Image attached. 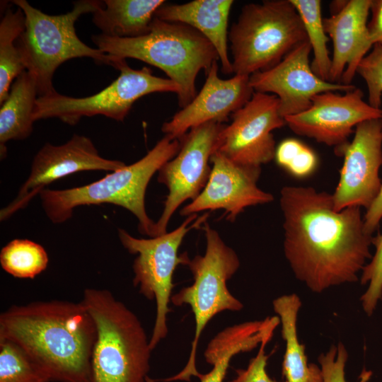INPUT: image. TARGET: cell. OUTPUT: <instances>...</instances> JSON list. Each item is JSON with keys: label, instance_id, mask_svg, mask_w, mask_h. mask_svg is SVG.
I'll list each match as a JSON object with an SVG mask.
<instances>
[{"label": "cell", "instance_id": "obj_12", "mask_svg": "<svg viewBox=\"0 0 382 382\" xmlns=\"http://www.w3.org/2000/svg\"><path fill=\"white\" fill-rule=\"evenodd\" d=\"M278 98L254 92L251 98L233 112L230 125L219 134L214 151L237 163L261 167L274 158L272 132L286 125L279 112Z\"/></svg>", "mask_w": 382, "mask_h": 382}, {"label": "cell", "instance_id": "obj_27", "mask_svg": "<svg viewBox=\"0 0 382 382\" xmlns=\"http://www.w3.org/2000/svg\"><path fill=\"white\" fill-rule=\"evenodd\" d=\"M48 255L37 243L14 239L2 248L0 264L8 274L18 278H34L47 267Z\"/></svg>", "mask_w": 382, "mask_h": 382}, {"label": "cell", "instance_id": "obj_15", "mask_svg": "<svg viewBox=\"0 0 382 382\" xmlns=\"http://www.w3.org/2000/svg\"><path fill=\"white\" fill-rule=\"evenodd\" d=\"M344 161L338 184L332 196L335 211L349 207L366 210L378 197L382 180V119L359 124L351 141L342 149Z\"/></svg>", "mask_w": 382, "mask_h": 382}, {"label": "cell", "instance_id": "obj_1", "mask_svg": "<svg viewBox=\"0 0 382 382\" xmlns=\"http://www.w3.org/2000/svg\"><path fill=\"white\" fill-rule=\"evenodd\" d=\"M279 204L284 255L299 280L316 293L359 280L374 238L361 207L335 211L332 194L301 186H284Z\"/></svg>", "mask_w": 382, "mask_h": 382}, {"label": "cell", "instance_id": "obj_35", "mask_svg": "<svg viewBox=\"0 0 382 382\" xmlns=\"http://www.w3.org/2000/svg\"><path fill=\"white\" fill-rule=\"evenodd\" d=\"M382 219V187L381 192L371 206L366 210L364 216V228L366 232L373 235Z\"/></svg>", "mask_w": 382, "mask_h": 382}, {"label": "cell", "instance_id": "obj_16", "mask_svg": "<svg viewBox=\"0 0 382 382\" xmlns=\"http://www.w3.org/2000/svg\"><path fill=\"white\" fill-rule=\"evenodd\" d=\"M312 52L308 40L299 44L273 67L250 76L255 92L276 96L279 112L284 119L308 109L312 98L323 92H347L353 85L333 83L323 80L312 70L309 56Z\"/></svg>", "mask_w": 382, "mask_h": 382}, {"label": "cell", "instance_id": "obj_5", "mask_svg": "<svg viewBox=\"0 0 382 382\" xmlns=\"http://www.w3.org/2000/svg\"><path fill=\"white\" fill-rule=\"evenodd\" d=\"M81 302L96 329L90 382H146L152 350L135 313L107 289L87 288Z\"/></svg>", "mask_w": 382, "mask_h": 382}, {"label": "cell", "instance_id": "obj_20", "mask_svg": "<svg viewBox=\"0 0 382 382\" xmlns=\"http://www.w3.org/2000/svg\"><path fill=\"white\" fill-rule=\"evenodd\" d=\"M233 0H194L187 3L161 5L155 17L162 21L185 24L203 35L216 49L221 72L233 74L228 50V22Z\"/></svg>", "mask_w": 382, "mask_h": 382}, {"label": "cell", "instance_id": "obj_30", "mask_svg": "<svg viewBox=\"0 0 382 382\" xmlns=\"http://www.w3.org/2000/svg\"><path fill=\"white\" fill-rule=\"evenodd\" d=\"M372 245L374 255L361 271L360 282L367 284V289L361 296V306L368 316L374 312L382 299V231L374 236Z\"/></svg>", "mask_w": 382, "mask_h": 382}, {"label": "cell", "instance_id": "obj_21", "mask_svg": "<svg viewBox=\"0 0 382 382\" xmlns=\"http://www.w3.org/2000/svg\"><path fill=\"white\" fill-rule=\"evenodd\" d=\"M280 320L278 316L263 320L245 322L227 327L209 342L204 352L206 361L212 365L207 374H199L200 382H224L232 358L241 352H249L272 336ZM146 382H156L149 376Z\"/></svg>", "mask_w": 382, "mask_h": 382}, {"label": "cell", "instance_id": "obj_18", "mask_svg": "<svg viewBox=\"0 0 382 382\" xmlns=\"http://www.w3.org/2000/svg\"><path fill=\"white\" fill-rule=\"evenodd\" d=\"M206 76L204 84L195 98L162 125L165 136L179 140L194 127L210 122H226L228 116L242 108L255 92L250 84V76L234 75L221 79L218 61L212 64Z\"/></svg>", "mask_w": 382, "mask_h": 382}, {"label": "cell", "instance_id": "obj_24", "mask_svg": "<svg viewBox=\"0 0 382 382\" xmlns=\"http://www.w3.org/2000/svg\"><path fill=\"white\" fill-rule=\"evenodd\" d=\"M38 98L35 79L23 71L13 81L9 94L1 104V152H6L4 144L11 140H23L33 132V112Z\"/></svg>", "mask_w": 382, "mask_h": 382}, {"label": "cell", "instance_id": "obj_25", "mask_svg": "<svg viewBox=\"0 0 382 382\" xmlns=\"http://www.w3.org/2000/svg\"><path fill=\"white\" fill-rule=\"evenodd\" d=\"M25 30V16L18 8H8L0 23V105L8 97L16 79L26 71L18 45Z\"/></svg>", "mask_w": 382, "mask_h": 382}, {"label": "cell", "instance_id": "obj_19", "mask_svg": "<svg viewBox=\"0 0 382 382\" xmlns=\"http://www.w3.org/2000/svg\"><path fill=\"white\" fill-rule=\"evenodd\" d=\"M372 0H349L336 13L323 20L333 46L329 81L352 85L357 67L373 47L369 16Z\"/></svg>", "mask_w": 382, "mask_h": 382}, {"label": "cell", "instance_id": "obj_17", "mask_svg": "<svg viewBox=\"0 0 382 382\" xmlns=\"http://www.w3.org/2000/svg\"><path fill=\"white\" fill-rule=\"evenodd\" d=\"M211 173L201 193L183 207L181 216H188L207 210H224L226 219L234 221L251 206L272 202L273 195L257 185L261 167L241 165L214 151Z\"/></svg>", "mask_w": 382, "mask_h": 382}, {"label": "cell", "instance_id": "obj_13", "mask_svg": "<svg viewBox=\"0 0 382 382\" xmlns=\"http://www.w3.org/2000/svg\"><path fill=\"white\" fill-rule=\"evenodd\" d=\"M373 119H382V109L371 106L364 100L362 91L356 87L343 94L320 93L312 98L308 109L284 118L296 134L334 147L338 156L349 142L354 128Z\"/></svg>", "mask_w": 382, "mask_h": 382}, {"label": "cell", "instance_id": "obj_31", "mask_svg": "<svg viewBox=\"0 0 382 382\" xmlns=\"http://www.w3.org/2000/svg\"><path fill=\"white\" fill-rule=\"evenodd\" d=\"M357 74L366 83L368 91V103L375 108H381L382 45H374L371 51L359 63Z\"/></svg>", "mask_w": 382, "mask_h": 382}, {"label": "cell", "instance_id": "obj_34", "mask_svg": "<svg viewBox=\"0 0 382 382\" xmlns=\"http://www.w3.org/2000/svg\"><path fill=\"white\" fill-rule=\"evenodd\" d=\"M369 29L373 44L382 45V0H372Z\"/></svg>", "mask_w": 382, "mask_h": 382}, {"label": "cell", "instance_id": "obj_9", "mask_svg": "<svg viewBox=\"0 0 382 382\" xmlns=\"http://www.w3.org/2000/svg\"><path fill=\"white\" fill-rule=\"evenodd\" d=\"M209 216L204 213L190 215L175 229L150 238H137L125 229H118L123 247L131 254L137 255L132 269L133 284L149 300H154L156 318L149 345L154 350L168 335L167 318L170 312L169 303L174 287L173 274L179 265H187V253L178 255L179 248L186 234L193 228H202Z\"/></svg>", "mask_w": 382, "mask_h": 382}, {"label": "cell", "instance_id": "obj_7", "mask_svg": "<svg viewBox=\"0 0 382 382\" xmlns=\"http://www.w3.org/2000/svg\"><path fill=\"white\" fill-rule=\"evenodd\" d=\"M228 38L233 72L248 76L277 65L308 40L301 17L290 0L245 4Z\"/></svg>", "mask_w": 382, "mask_h": 382}, {"label": "cell", "instance_id": "obj_3", "mask_svg": "<svg viewBox=\"0 0 382 382\" xmlns=\"http://www.w3.org/2000/svg\"><path fill=\"white\" fill-rule=\"evenodd\" d=\"M97 48L117 59L132 58L161 69L180 87V108L195 97L197 76L207 73L219 61L213 45L199 32L185 24L162 21L154 17L149 32L132 38L94 35Z\"/></svg>", "mask_w": 382, "mask_h": 382}, {"label": "cell", "instance_id": "obj_2", "mask_svg": "<svg viewBox=\"0 0 382 382\" xmlns=\"http://www.w3.org/2000/svg\"><path fill=\"white\" fill-rule=\"evenodd\" d=\"M96 338L94 321L81 301H35L0 315V340L21 347L50 382H90Z\"/></svg>", "mask_w": 382, "mask_h": 382}, {"label": "cell", "instance_id": "obj_10", "mask_svg": "<svg viewBox=\"0 0 382 382\" xmlns=\"http://www.w3.org/2000/svg\"><path fill=\"white\" fill-rule=\"evenodd\" d=\"M115 69L119 76L111 84L92 96L74 98L57 93L37 98L33 112L35 122L58 118L70 125L83 117L103 115L123 122L133 104L140 98L154 93H180V87L170 79L154 76L146 66L134 69L125 59L118 60Z\"/></svg>", "mask_w": 382, "mask_h": 382}, {"label": "cell", "instance_id": "obj_22", "mask_svg": "<svg viewBox=\"0 0 382 382\" xmlns=\"http://www.w3.org/2000/svg\"><path fill=\"white\" fill-rule=\"evenodd\" d=\"M163 0H105L93 14V23L103 35L122 38L147 34Z\"/></svg>", "mask_w": 382, "mask_h": 382}, {"label": "cell", "instance_id": "obj_14", "mask_svg": "<svg viewBox=\"0 0 382 382\" xmlns=\"http://www.w3.org/2000/svg\"><path fill=\"white\" fill-rule=\"evenodd\" d=\"M125 166L118 160L101 156L92 140L74 134L61 145L45 144L35 156L30 173L16 198L0 211V220L9 219L52 183L69 175L87 170L114 171Z\"/></svg>", "mask_w": 382, "mask_h": 382}, {"label": "cell", "instance_id": "obj_23", "mask_svg": "<svg viewBox=\"0 0 382 382\" xmlns=\"http://www.w3.org/2000/svg\"><path fill=\"white\" fill-rule=\"evenodd\" d=\"M273 308L282 325V336L286 342L282 363L285 382H323L320 367L308 364L304 346L297 335V317L301 306L296 294L281 296L273 301Z\"/></svg>", "mask_w": 382, "mask_h": 382}, {"label": "cell", "instance_id": "obj_6", "mask_svg": "<svg viewBox=\"0 0 382 382\" xmlns=\"http://www.w3.org/2000/svg\"><path fill=\"white\" fill-rule=\"evenodd\" d=\"M12 2L25 16V30L18 39V45L26 71L35 79L38 97L56 92L52 83L54 74L69 59L90 57L98 64L115 67L117 59L86 45L75 30L79 18L93 13L103 6V1H77L73 3L71 11L59 15L47 14L26 0Z\"/></svg>", "mask_w": 382, "mask_h": 382}, {"label": "cell", "instance_id": "obj_26", "mask_svg": "<svg viewBox=\"0 0 382 382\" xmlns=\"http://www.w3.org/2000/svg\"><path fill=\"white\" fill-rule=\"evenodd\" d=\"M302 21L308 41L313 53L311 62L313 71L329 81L331 58L328 48L329 37L323 26L320 0H290Z\"/></svg>", "mask_w": 382, "mask_h": 382}, {"label": "cell", "instance_id": "obj_11", "mask_svg": "<svg viewBox=\"0 0 382 382\" xmlns=\"http://www.w3.org/2000/svg\"><path fill=\"white\" fill-rule=\"evenodd\" d=\"M224 126L210 122L191 129L179 139L180 149L177 155L158 170V181L167 187L168 193L151 238L166 233L175 211L187 200L195 199L204 188L212 170L210 158Z\"/></svg>", "mask_w": 382, "mask_h": 382}, {"label": "cell", "instance_id": "obj_29", "mask_svg": "<svg viewBox=\"0 0 382 382\" xmlns=\"http://www.w3.org/2000/svg\"><path fill=\"white\" fill-rule=\"evenodd\" d=\"M274 159L280 167L299 178L311 175L318 163V156L311 149L292 138L279 143L276 147Z\"/></svg>", "mask_w": 382, "mask_h": 382}, {"label": "cell", "instance_id": "obj_32", "mask_svg": "<svg viewBox=\"0 0 382 382\" xmlns=\"http://www.w3.org/2000/svg\"><path fill=\"white\" fill-rule=\"evenodd\" d=\"M348 353L345 345L340 342L332 345L329 350L318 357L323 382H347L345 366Z\"/></svg>", "mask_w": 382, "mask_h": 382}, {"label": "cell", "instance_id": "obj_28", "mask_svg": "<svg viewBox=\"0 0 382 382\" xmlns=\"http://www.w3.org/2000/svg\"><path fill=\"white\" fill-rule=\"evenodd\" d=\"M0 382H50L29 355L16 343L0 340Z\"/></svg>", "mask_w": 382, "mask_h": 382}, {"label": "cell", "instance_id": "obj_33", "mask_svg": "<svg viewBox=\"0 0 382 382\" xmlns=\"http://www.w3.org/2000/svg\"><path fill=\"white\" fill-rule=\"evenodd\" d=\"M272 336L266 337L260 344L256 356L245 369L236 370V377L230 382H279L271 378L266 371L268 356L265 347Z\"/></svg>", "mask_w": 382, "mask_h": 382}, {"label": "cell", "instance_id": "obj_8", "mask_svg": "<svg viewBox=\"0 0 382 382\" xmlns=\"http://www.w3.org/2000/svg\"><path fill=\"white\" fill-rule=\"evenodd\" d=\"M202 228L206 238L205 253L190 259L187 265L194 282L172 295L170 299L176 306L188 305L193 313L195 330L190 354L183 369L164 381H189L192 376L197 377L199 372L196 366V355L199 340L206 325L221 312L239 311L243 308V303L231 294L227 286L228 280L240 267L236 253L208 223L205 222Z\"/></svg>", "mask_w": 382, "mask_h": 382}, {"label": "cell", "instance_id": "obj_4", "mask_svg": "<svg viewBox=\"0 0 382 382\" xmlns=\"http://www.w3.org/2000/svg\"><path fill=\"white\" fill-rule=\"evenodd\" d=\"M180 149V140L164 135L141 159L97 181L65 190H43L39 194L42 207L47 218L57 224L71 219L74 209L79 206L117 205L133 214L138 220L139 231L151 238L155 222L146 210V188L154 175Z\"/></svg>", "mask_w": 382, "mask_h": 382}]
</instances>
